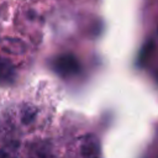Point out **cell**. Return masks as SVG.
Segmentation results:
<instances>
[{
	"instance_id": "4",
	"label": "cell",
	"mask_w": 158,
	"mask_h": 158,
	"mask_svg": "<svg viewBox=\"0 0 158 158\" xmlns=\"http://www.w3.org/2000/svg\"><path fill=\"white\" fill-rule=\"evenodd\" d=\"M23 158H51V151L44 144H33L27 148Z\"/></svg>"
},
{
	"instance_id": "5",
	"label": "cell",
	"mask_w": 158,
	"mask_h": 158,
	"mask_svg": "<svg viewBox=\"0 0 158 158\" xmlns=\"http://www.w3.org/2000/svg\"><path fill=\"white\" fill-rule=\"evenodd\" d=\"M154 47H156V44H154V42H152V41L147 42V43L143 46V48H142V51H141V53H139V57H138V62H139L141 65H142V64H146L147 60L151 58V56H152V53H153V51H154Z\"/></svg>"
},
{
	"instance_id": "3",
	"label": "cell",
	"mask_w": 158,
	"mask_h": 158,
	"mask_svg": "<svg viewBox=\"0 0 158 158\" xmlns=\"http://www.w3.org/2000/svg\"><path fill=\"white\" fill-rule=\"evenodd\" d=\"M15 79V67L7 59L0 57V84L12 83Z\"/></svg>"
},
{
	"instance_id": "1",
	"label": "cell",
	"mask_w": 158,
	"mask_h": 158,
	"mask_svg": "<svg viewBox=\"0 0 158 158\" xmlns=\"http://www.w3.org/2000/svg\"><path fill=\"white\" fill-rule=\"evenodd\" d=\"M81 69V65L77 57L73 54H60L53 62V70L62 78H69L77 75Z\"/></svg>"
},
{
	"instance_id": "6",
	"label": "cell",
	"mask_w": 158,
	"mask_h": 158,
	"mask_svg": "<svg viewBox=\"0 0 158 158\" xmlns=\"http://www.w3.org/2000/svg\"><path fill=\"white\" fill-rule=\"evenodd\" d=\"M157 80H158V73H157Z\"/></svg>"
},
{
	"instance_id": "2",
	"label": "cell",
	"mask_w": 158,
	"mask_h": 158,
	"mask_svg": "<svg viewBox=\"0 0 158 158\" xmlns=\"http://www.w3.org/2000/svg\"><path fill=\"white\" fill-rule=\"evenodd\" d=\"M99 152H100V147H99V141L96 139V137L93 135L85 136L80 146L81 157L83 158H98Z\"/></svg>"
}]
</instances>
